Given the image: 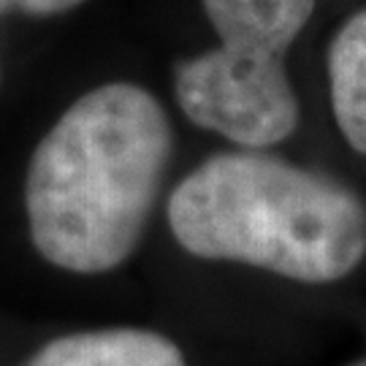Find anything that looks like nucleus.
<instances>
[{"instance_id": "nucleus-1", "label": "nucleus", "mask_w": 366, "mask_h": 366, "mask_svg": "<svg viewBox=\"0 0 366 366\" xmlns=\"http://www.w3.org/2000/svg\"><path fill=\"white\" fill-rule=\"evenodd\" d=\"M174 152L166 106L136 81L81 92L33 147L22 201L30 244L79 277L119 269L139 249Z\"/></svg>"}, {"instance_id": "nucleus-2", "label": "nucleus", "mask_w": 366, "mask_h": 366, "mask_svg": "<svg viewBox=\"0 0 366 366\" xmlns=\"http://www.w3.org/2000/svg\"><path fill=\"white\" fill-rule=\"evenodd\" d=\"M166 225L198 261L307 285L337 282L366 258L364 201L269 149L234 147L201 160L171 190Z\"/></svg>"}, {"instance_id": "nucleus-3", "label": "nucleus", "mask_w": 366, "mask_h": 366, "mask_svg": "<svg viewBox=\"0 0 366 366\" xmlns=\"http://www.w3.org/2000/svg\"><path fill=\"white\" fill-rule=\"evenodd\" d=\"M201 9L217 44L174 66L179 112L236 149L282 144L301 119L285 63L315 0H201Z\"/></svg>"}, {"instance_id": "nucleus-4", "label": "nucleus", "mask_w": 366, "mask_h": 366, "mask_svg": "<svg viewBox=\"0 0 366 366\" xmlns=\"http://www.w3.org/2000/svg\"><path fill=\"white\" fill-rule=\"evenodd\" d=\"M25 366H187V358L160 331L119 326L54 337Z\"/></svg>"}, {"instance_id": "nucleus-5", "label": "nucleus", "mask_w": 366, "mask_h": 366, "mask_svg": "<svg viewBox=\"0 0 366 366\" xmlns=\"http://www.w3.org/2000/svg\"><path fill=\"white\" fill-rule=\"evenodd\" d=\"M326 76L337 128L366 157V9L350 14L331 39Z\"/></svg>"}, {"instance_id": "nucleus-6", "label": "nucleus", "mask_w": 366, "mask_h": 366, "mask_svg": "<svg viewBox=\"0 0 366 366\" xmlns=\"http://www.w3.org/2000/svg\"><path fill=\"white\" fill-rule=\"evenodd\" d=\"M87 0H0V16H60V14L76 11Z\"/></svg>"}, {"instance_id": "nucleus-7", "label": "nucleus", "mask_w": 366, "mask_h": 366, "mask_svg": "<svg viewBox=\"0 0 366 366\" xmlns=\"http://www.w3.org/2000/svg\"><path fill=\"white\" fill-rule=\"evenodd\" d=\"M361 366H366V364H361Z\"/></svg>"}]
</instances>
